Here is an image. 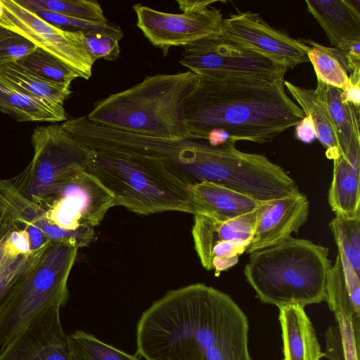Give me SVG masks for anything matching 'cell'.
Returning a JSON list of instances; mask_svg holds the SVG:
<instances>
[{
    "label": "cell",
    "mask_w": 360,
    "mask_h": 360,
    "mask_svg": "<svg viewBox=\"0 0 360 360\" xmlns=\"http://www.w3.org/2000/svg\"><path fill=\"white\" fill-rule=\"evenodd\" d=\"M249 322L226 293L195 283L171 290L136 325V354L146 360H252Z\"/></svg>",
    "instance_id": "cell-1"
},
{
    "label": "cell",
    "mask_w": 360,
    "mask_h": 360,
    "mask_svg": "<svg viewBox=\"0 0 360 360\" xmlns=\"http://www.w3.org/2000/svg\"><path fill=\"white\" fill-rule=\"evenodd\" d=\"M198 77L186 101V123L189 135L212 146L266 143L305 117L288 96L284 77Z\"/></svg>",
    "instance_id": "cell-2"
},
{
    "label": "cell",
    "mask_w": 360,
    "mask_h": 360,
    "mask_svg": "<svg viewBox=\"0 0 360 360\" xmlns=\"http://www.w3.org/2000/svg\"><path fill=\"white\" fill-rule=\"evenodd\" d=\"M199 77L191 71L146 76L141 82L95 103L86 117L110 129L140 136L177 140L189 132L187 98Z\"/></svg>",
    "instance_id": "cell-3"
},
{
    "label": "cell",
    "mask_w": 360,
    "mask_h": 360,
    "mask_svg": "<svg viewBox=\"0 0 360 360\" xmlns=\"http://www.w3.org/2000/svg\"><path fill=\"white\" fill-rule=\"evenodd\" d=\"M249 255L244 274L262 302L279 308L326 302L328 248L291 236Z\"/></svg>",
    "instance_id": "cell-4"
},
{
    "label": "cell",
    "mask_w": 360,
    "mask_h": 360,
    "mask_svg": "<svg viewBox=\"0 0 360 360\" xmlns=\"http://www.w3.org/2000/svg\"><path fill=\"white\" fill-rule=\"evenodd\" d=\"M86 170L110 192L115 205L145 215L168 211L194 214L189 186L156 160L91 150Z\"/></svg>",
    "instance_id": "cell-5"
},
{
    "label": "cell",
    "mask_w": 360,
    "mask_h": 360,
    "mask_svg": "<svg viewBox=\"0 0 360 360\" xmlns=\"http://www.w3.org/2000/svg\"><path fill=\"white\" fill-rule=\"evenodd\" d=\"M78 248L51 241L39 260L0 310V348L43 311L65 306L68 281Z\"/></svg>",
    "instance_id": "cell-6"
},
{
    "label": "cell",
    "mask_w": 360,
    "mask_h": 360,
    "mask_svg": "<svg viewBox=\"0 0 360 360\" xmlns=\"http://www.w3.org/2000/svg\"><path fill=\"white\" fill-rule=\"evenodd\" d=\"M32 143V160L10 180L25 197L38 204L70 172L79 167L86 169L91 150L65 131L61 124L37 127Z\"/></svg>",
    "instance_id": "cell-7"
},
{
    "label": "cell",
    "mask_w": 360,
    "mask_h": 360,
    "mask_svg": "<svg viewBox=\"0 0 360 360\" xmlns=\"http://www.w3.org/2000/svg\"><path fill=\"white\" fill-rule=\"evenodd\" d=\"M37 205L49 224L74 231L94 229L115 203L98 179L79 168L56 184Z\"/></svg>",
    "instance_id": "cell-8"
},
{
    "label": "cell",
    "mask_w": 360,
    "mask_h": 360,
    "mask_svg": "<svg viewBox=\"0 0 360 360\" xmlns=\"http://www.w3.org/2000/svg\"><path fill=\"white\" fill-rule=\"evenodd\" d=\"M0 25L30 40L89 79L94 62L85 49L81 30L71 31L51 25L16 0H0Z\"/></svg>",
    "instance_id": "cell-9"
},
{
    "label": "cell",
    "mask_w": 360,
    "mask_h": 360,
    "mask_svg": "<svg viewBox=\"0 0 360 360\" xmlns=\"http://www.w3.org/2000/svg\"><path fill=\"white\" fill-rule=\"evenodd\" d=\"M184 47L179 63L198 76L284 77L287 69L233 45L219 34L207 36Z\"/></svg>",
    "instance_id": "cell-10"
},
{
    "label": "cell",
    "mask_w": 360,
    "mask_h": 360,
    "mask_svg": "<svg viewBox=\"0 0 360 360\" xmlns=\"http://www.w3.org/2000/svg\"><path fill=\"white\" fill-rule=\"evenodd\" d=\"M259 208L229 219L194 214V247L205 269L219 276L238 262L250 245Z\"/></svg>",
    "instance_id": "cell-11"
},
{
    "label": "cell",
    "mask_w": 360,
    "mask_h": 360,
    "mask_svg": "<svg viewBox=\"0 0 360 360\" xmlns=\"http://www.w3.org/2000/svg\"><path fill=\"white\" fill-rule=\"evenodd\" d=\"M219 35L244 50L255 53L287 70L309 61V46L246 11L223 18Z\"/></svg>",
    "instance_id": "cell-12"
},
{
    "label": "cell",
    "mask_w": 360,
    "mask_h": 360,
    "mask_svg": "<svg viewBox=\"0 0 360 360\" xmlns=\"http://www.w3.org/2000/svg\"><path fill=\"white\" fill-rule=\"evenodd\" d=\"M136 26L167 56L170 48L186 46L201 38L219 34L223 14L217 8L170 13L141 4L133 5Z\"/></svg>",
    "instance_id": "cell-13"
},
{
    "label": "cell",
    "mask_w": 360,
    "mask_h": 360,
    "mask_svg": "<svg viewBox=\"0 0 360 360\" xmlns=\"http://www.w3.org/2000/svg\"><path fill=\"white\" fill-rule=\"evenodd\" d=\"M60 308L47 309L1 347L0 360H73L61 324Z\"/></svg>",
    "instance_id": "cell-14"
},
{
    "label": "cell",
    "mask_w": 360,
    "mask_h": 360,
    "mask_svg": "<svg viewBox=\"0 0 360 360\" xmlns=\"http://www.w3.org/2000/svg\"><path fill=\"white\" fill-rule=\"evenodd\" d=\"M307 197L298 188L290 194L261 204L246 252L250 254L291 236L307 221Z\"/></svg>",
    "instance_id": "cell-15"
},
{
    "label": "cell",
    "mask_w": 360,
    "mask_h": 360,
    "mask_svg": "<svg viewBox=\"0 0 360 360\" xmlns=\"http://www.w3.org/2000/svg\"><path fill=\"white\" fill-rule=\"evenodd\" d=\"M0 220L26 230L34 250L65 237V231L49 224L41 207L25 197L10 179H0Z\"/></svg>",
    "instance_id": "cell-16"
},
{
    "label": "cell",
    "mask_w": 360,
    "mask_h": 360,
    "mask_svg": "<svg viewBox=\"0 0 360 360\" xmlns=\"http://www.w3.org/2000/svg\"><path fill=\"white\" fill-rule=\"evenodd\" d=\"M45 248L34 250L26 230L0 220V310L36 264Z\"/></svg>",
    "instance_id": "cell-17"
},
{
    "label": "cell",
    "mask_w": 360,
    "mask_h": 360,
    "mask_svg": "<svg viewBox=\"0 0 360 360\" xmlns=\"http://www.w3.org/2000/svg\"><path fill=\"white\" fill-rule=\"evenodd\" d=\"M360 141H355L333 160L328 203L335 215L360 217Z\"/></svg>",
    "instance_id": "cell-18"
},
{
    "label": "cell",
    "mask_w": 360,
    "mask_h": 360,
    "mask_svg": "<svg viewBox=\"0 0 360 360\" xmlns=\"http://www.w3.org/2000/svg\"><path fill=\"white\" fill-rule=\"evenodd\" d=\"M278 309L283 360H321L323 352L304 307L290 304Z\"/></svg>",
    "instance_id": "cell-19"
},
{
    "label": "cell",
    "mask_w": 360,
    "mask_h": 360,
    "mask_svg": "<svg viewBox=\"0 0 360 360\" xmlns=\"http://www.w3.org/2000/svg\"><path fill=\"white\" fill-rule=\"evenodd\" d=\"M305 3L333 47L345 40H360V0H307Z\"/></svg>",
    "instance_id": "cell-20"
},
{
    "label": "cell",
    "mask_w": 360,
    "mask_h": 360,
    "mask_svg": "<svg viewBox=\"0 0 360 360\" xmlns=\"http://www.w3.org/2000/svg\"><path fill=\"white\" fill-rule=\"evenodd\" d=\"M194 214L233 219L250 213L262 203L215 183L202 181L189 186Z\"/></svg>",
    "instance_id": "cell-21"
},
{
    "label": "cell",
    "mask_w": 360,
    "mask_h": 360,
    "mask_svg": "<svg viewBox=\"0 0 360 360\" xmlns=\"http://www.w3.org/2000/svg\"><path fill=\"white\" fill-rule=\"evenodd\" d=\"M326 290V302L334 315L341 314L352 321L359 320L360 274L338 250L328 271Z\"/></svg>",
    "instance_id": "cell-22"
},
{
    "label": "cell",
    "mask_w": 360,
    "mask_h": 360,
    "mask_svg": "<svg viewBox=\"0 0 360 360\" xmlns=\"http://www.w3.org/2000/svg\"><path fill=\"white\" fill-rule=\"evenodd\" d=\"M285 88L298 103L305 115L311 117L315 127L316 139L326 150V156L334 160L342 152L336 127L326 103L315 89L296 86L284 82Z\"/></svg>",
    "instance_id": "cell-23"
},
{
    "label": "cell",
    "mask_w": 360,
    "mask_h": 360,
    "mask_svg": "<svg viewBox=\"0 0 360 360\" xmlns=\"http://www.w3.org/2000/svg\"><path fill=\"white\" fill-rule=\"evenodd\" d=\"M0 111L18 121H66L63 104L22 93L0 82Z\"/></svg>",
    "instance_id": "cell-24"
},
{
    "label": "cell",
    "mask_w": 360,
    "mask_h": 360,
    "mask_svg": "<svg viewBox=\"0 0 360 360\" xmlns=\"http://www.w3.org/2000/svg\"><path fill=\"white\" fill-rule=\"evenodd\" d=\"M0 82L26 94L58 104H64L72 91L70 84L46 81L23 69L15 63L0 65Z\"/></svg>",
    "instance_id": "cell-25"
},
{
    "label": "cell",
    "mask_w": 360,
    "mask_h": 360,
    "mask_svg": "<svg viewBox=\"0 0 360 360\" xmlns=\"http://www.w3.org/2000/svg\"><path fill=\"white\" fill-rule=\"evenodd\" d=\"M315 91L329 110L338 130L342 150H347L352 143L360 141L359 112L343 101L342 90L317 80Z\"/></svg>",
    "instance_id": "cell-26"
},
{
    "label": "cell",
    "mask_w": 360,
    "mask_h": 360,
    "mask_svg": "<svg viewBox=\"0 0 360 360\" xmlns=\"http://www.w3.org/2000/svg\"><path fill=\"white\" fill-rule=\"evenodd\" d=\"M300 39L309 46L307 57L314 67L317 80L342 91L348 83L349 74L338 49L325 46L311 39Z\"/></svg>",
    "instance_id": "cell-27"
},
{
    "label": "cell",
    "mask_w": 360,
    "mask_h": 360,
    "mask_svg": "<svg viewBox=\"0 0 360 360\" xmlns=\"http://www.w3.org/2000/svg\"><path fill=\"white\" fill-rule=\"evenodd\" d=\"M335 324L325 333L326 350L328 360H359V321H352L341 314L335 315Z\"/></svg>",
    "instance_id": "cell-28"
},
{
    "label": "cell",
    "mask_w": 360,
    "mask_h": 360,
    "mask_svg": "<svg viewBox=\"0 0 360 360\" xmlns=\"http://www.w3.org/2000/svg\"><path fill=\"white\" fill-rule=\"evenodd\" d=\"M73 360H140L138 354L124 352L83 330L68 335Z\"/></svg>",
    "instance_id": "cell-29"
},
{
    "label": "cell",
    "mask_w": 360,
    "mask_h": 360,
    "mask_svg": "<svg viewBox=\"0 0 360 360\" xmlns=\"http://www.w3.org/2000/svg\"><path fill=\"white\" fill-rule=\"evenodd\" d=\"M15 63L37 77L53 83L71 84L79 77L65 64L37 46Z\"/></svg>",
    "instance_id": "cell-30"
},
{
    "label": "cell",
    "mask_w": 360,
    "mask_h": 360,
    "mask_svg": "<svg viewBox=\"0 0 360 360\" xmlns=\"http://www.w3.org/2000/svg\"><path fill=\"white\" fill-rule=\"evenodd\" d=\"M329 228L338 250L360 274V217L349 218L335 215L329 223Z\"/></svg>",
    "instance_id": "cell-31"
},
{
    "label": "cell",
    "mask_w": 360,
    "mask_h": 360,
    "mask_svg": "<svg viewBox=\"0 0 360 360\" xmlns=\"http://www.w3.org/2000/svg\"><path fill=\"white\" fill-rule=\"evenodd\" d=\"M30 5L75 19L108 21L100 4L94 0H25Z\"/></svg>",
    "instance_id": "cell-32"
},
{
    "label": "cell",
    "mask_w": 360,
    "mask_h": 360,
    "mask_svg": "<svg viewBox=\"0 0 360 360\" xmlns=\"http://www.w3.org/2000/svg\"><path fill=\"white\" fill-rule=\"evenodd\" d=\"M16 1L47 22L60 27L64 26L76 28V31L83 30L101 32L110 35L117 40L122 39L124 36L120 27L110 22L108 20L103 22H98L75 19L30 5L26 3L25 0H16Z\"/></svg>",
    "instance_id": "cell-33"
},
{
    "label": "cell",
    "mask_w": 360,
    "mask_h": 360,
    "mask_svg": "<svg viewBox=\"0 0 360 360\" xmlns=\"http://www.w3.org/2000/svg\"><path fill=\"white\" fill-rule=\"evenodd\" d=\"M86 51L93 61L98 59L116 60L120 53L119 40L101 32L81 30Z\"/></svg>",
    "instance_id": "cell-34"
},
{
    "label": "cell",
    "mask_w": 360,
    "mask_h": 360,
    "mask_svg": "<svg viewBox=\"0 0 360 360\" xmlns=\"http://www.w3.org/2000/svg\"><path fill=\"white\" fill-rule=\"evenodd\" d=\"M36 47L23 36L0 25V65L16 62Z\"/></svg>",
    "instance_id": "cell-35"
},
{
    "label": "cell",
    "mask_w": 360,
    "mask_h": 360,
    "mask_svg": "<svg viewBox=\"0 0 360 360\" xmlns=\"http://www.w3.org/2000/svg\"><path fill=\"white\" fill-rule=\"evenodd\" d=\"M335 48L340 52L349 74L360 69V40H345Z\"/></svg>",
    "instance_id": "cell-36"
},
{
    "label": "cell",
    "mask_w": 360,
    "mask_h": 360,
    "mask_svg": "<svg viewBox=\"0 0 360 360\" xmlns=\"http://www.w3.org/2000/svg\"><path fill=\"white\" fill-rule=\"evenodd\" d=\"M342 98L360 112V69L349 74L348 83L342 91Z\"/></svg>",
    "instance_id": "cell-37"
},
{
    "label": "cell",
    "mask_w": 360,
    "mask_h": 360,
    "mask_svg": "<svg viewBox=\"0 0 360 360\" xmlns=\"http://www.w3.org/2000/svg\"><path fill=\"white\" fill-rule=\"evenodd\" d=\"M295 137L305 143H311L316 139L315 127L309 116L305 115L295 126Z\"/></svg>",
    "instance_id": "cell-38"
},
{
    "label": "cell",
    "mask_w": 360,
    "mask_h": 360,
    "mask_svg": "<svg viewBox=\"0 0 360 360\" xmlns=\"http://www.w3.org/2000/svg\"><path fill=\"white\" fill-rule=\"evenodd\" d=\"M179 8L183 12L200 11L208 8L212 4L219 2L216 0H176Z\"/></svg>",
    "instance_id": "cell-39"
}]
</instances>
